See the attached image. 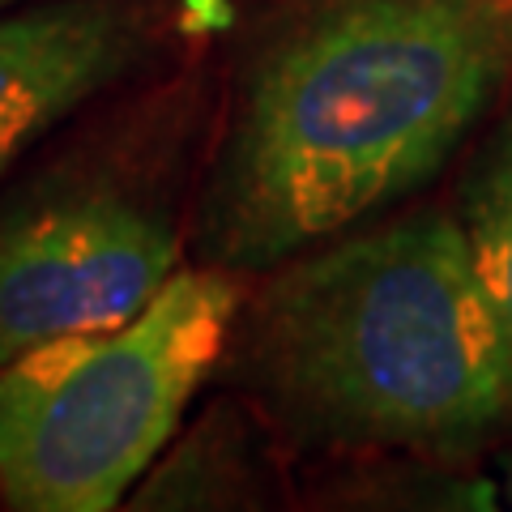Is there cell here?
Segmentation results:
<instances>
[{
	"mask_svg": "<svg viewBox=\"0 0 512 512\" xmlns=\"http://www.w3.org/2000/svg\"><path fill=\"white\" fill-rule=\"evenodd\" d=\"M512 73V0H316L256 56L205 205L222 269H274L436 175Z\"/></svg>",
	"mask_w": 512,
	"mask_h": 512,
	"instance_id": "6da1fadb",
	"label": "cell"
},
{
	"mask_svg": "<svg viewBox=\"0 0 512 512\" xmlns=\"http://www.w3.org/2000/svg\"><path fill=\"white\" fill-rule=\"evenodd\" d=\"M248 376L303 440L466 448L512 414V342L457 218L414 214L278 265Z\"/></svg>",
	"mask_w": 512,
	"mask_h": 512,
	"instance_id": "7a4b0ae2",
	"label": "cell"
},
{
	"mask_svg": "<svg viewBox=\"0 0 512 512\" xmlns=\"http://www.w3.org/2000/svg\"><path fill=\"white\" fill-rule=\"evenodd\" d=\"M231 269H175L133 320L0 367V495L22 512H107L180 427L231 342Z\"/></svg>",
	"mask_w": 512,
	"mask_h": 512,
	"instance_id": "3957f363",
	"label": "cell"
},
{
	"mask_svg": "<svg viewBox=\"0 0 512 512\" xmlns=\"http://www.w3.org/2000/svg\"><path fill=\"white\" fill-rule=\"evenodd\" d=\"M180 269L171 214L111 167L60 163L0 205V367L133 320Z\"/></svg>",
	"mask_w": 512,
	"mask_h": 512,
	"instance_id": "277c9868",
	"label": "cell"
},
{
	"mask_svg": "<svg viewBox=\"0 0 512 512\" xmlns=\"http://www.w3.org/2000/svg\"><path fill=\"white\" fill-rule=\"evenodd\" d=\"M146 0H30L0 13V180L146 56Z\"/></svg>",
	"mask_w": 512,
	"mask_h": 512,
	"instance_id": "5b68a950",
	"label": "cell"
},
{
	"mask_svg": "<svg viewBox=\"0 0 512 512\" xmlns=\"http://www.w3.org/2000/svg\"><path fill=\"white\" fill-rule=\"evenodd\" d=\"M461 231L474 274L512 342V116L495 128L461 192Z\"/></svg>",
	"mask_w": 512,
	"mask_h": 512,
	"instance_id": "8992f818",
	"label": "cell"
},
{
	"mask_svg": "<svg viewBox=\"0 0 512 512\" xmlns=\"http://www.w3.org/2000/svg\"><path fill=\"white\" fill-rule=\"evenodd\" d=\"M18 5H30V0H0V13H5V9H18Z\"/></svg>",
	"mask_w": 512,
	"mask_h": 512,
	"instance_id": "52a82bcc",
	"label": "cell"
},
{
	"mask_svg": "<svg viewBox=\"0 0 512 512\" xmlns=\"http://www.w3.org/2000/svg\"><path fill=\"white\" fill-rule=\"evenodd\" d=\"M508 500H512V474H508Z\"/></svg>",
	"mask_w": 512,
	"mask_h": 512,
	"instance_id": "ba28073f",
	"label": "cell"
}]
</instances>
